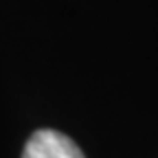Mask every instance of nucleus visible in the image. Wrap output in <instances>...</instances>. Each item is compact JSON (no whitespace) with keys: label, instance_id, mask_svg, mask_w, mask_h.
I'll return each mask as SVG.
<instances>
[{"label":"nucleus","instance_id":"f257e3e1","mask_svg":"<svg viewBox=\"0 0 158 158\" xmlns=\"http://www.w3.org/2000/svg\"><path fill=\"white\" fill-rule=\"evenodd\" d=\"M22 158H86L73 138L55 130H37L24 145Z\"/></svg>","mask_w":158,"mask_h":158}]
</instances>
